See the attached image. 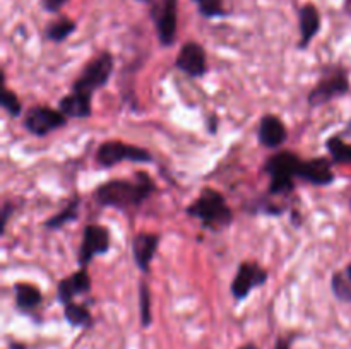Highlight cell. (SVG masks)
Returning <instances> with one entry per match:
<instances>
[{
  "label": "cell",
  "mask_w": 351,
  "mask_h": 349,
  "mask_svg": "<svg viewBox=\"0 0 351 349\" xmlns=\"http://www.w3.org/2000/svg\"><path fill=\"white\" fill-rule=\"evenodd\" d=\"M154 192L156 183L153 178L146 171H137L132 180L115 178L98 185L95 190V201L101 207L127 211L130 207H139Z\"/></svg>",
  "instance_id": "1"
},
{
  "label": "cell",
  "mask_w": 351,
  "mask_h": 349,
  "mask_svg": "<svg viewBox=\"0 0 351 349\" xmlns=\"http://www.w3.org/2000/svg\"><path fill=\"white\" fill-rule=\"evenodd\" d=\"M185 214L201 221V226L209 231H221L233 224V209L225 195L213 187H202L197 197L185 207Z\"/></svg>",
  "instance_id": "2"
},
{
  "label": "cell",
  "mask_w": 351,
  "mask_h": 349,
  "mask_svg": "<svg viewBox=\"0 0 351 349\" xmlns=\"http://www.w3.org/2000/svg\"><path fill=\"white\" fill-rule=\"evenodd\" d=\"M302 161L293 151H280L267 157L263 171L269 178V195H290L295 190Z\"/></svg>",
  "instance_id": "3"
},
{
  "label": "cell",
  "mask_w": 351,
  "mask_h": 349,
  "mask_svg": "<svg viewBox=\"0 0 351 349\" xmlns=\"http://www.w3.org/2000/svg\"><path fill=\"white\" fill-rule=\"evenodd\" d=\"M113 70H115V58L112 51H101L84 65L77 79L72 82L71 91L93 101L95 92L108 84Z\"/></svg>",
  "instance_id": "4"
},
{
  "label": "cell",
  "mask_w": 351,
  "mask_h": 349,
  "mask_svg": "<svg viewBox=\"0 0 351 349\" xmlns=\"http://www.w3.org/2000/svg\"><path fill=\"white\" fill-rule=\"evenodd\" d=\"M350 88V75L345 65H324L321 68L319 82L311 89L307 96L308 106L321 108L326 103H331L348 94Z\"/></svg>",
  "instance_id": "5"
},
{
  "label": "cell",
  "mask_w": 351,
  "mask_h": 349,
  "mask_svg": "<svg viewBox=\"0 0 351 349\" xmlns=\"http://www.w3.org/2000/svg\"><path fill=\"white\" fill-rule=\"evenodd\" d=\"M96 164L99 168H113L120 163H153V154L147 149L122 140H105L98 146L95 154Z\"/></svg>",
  "instance_id": "6"
},
{
  "label": "cell",
  "mask_w": 351,
  "mask_h": 349,
  "mask_svg": "<svg viewBox=\"0 0 351 349\" xmlns=\"http://www.w3.org/2000/svg\"><path fill=\"white\" fill-rule=\"evenodd\" d=\"M69 118L58 108H50L47 105H34L26 112L23 125L31 135L47 137L55 130L67 125Z\"/></svg>",
  "instance_id": "7"
},
{
  "label": "cell",
  "mask_w": 351,
  "mask_h": 349,
  "mask_svg": "<svg viewBox=\"0 0 351 349\" xmlns=\"http://www.w3.org/2000/svg\"><path fill=\"white\" fill-rule=\"evenodd\" d=\"M112 250V235L103 224H86L77 252V266L88 267L95 257L105 255Z\"/></svg>",
  "instance_id": "8"
},
{
  "label": "cell",
  "mask_w": 351,
  "mask_h": 349,
  "mask_svg": "<svg viewBox=\"0 0 351 349\" xmlns=\"http://www.w3.org/2000/svg\"><path fill=\"white\" fill-rule=\"evenodd\" d=\"M151 19L161 47H173L177 41L178 0H158L151 7Z\"/></svg>",
  "instance_id": "9"
},
{
  "label": "cell",
  "mask_w": 351,
  "mask_h": 349,
  "mask_svg": "<svg viewBox=\"0 0 351 349\" xmlns=\"http://www.w3.org/2000/svg\"><path fill=\"white\" fill-rule=\"evenodd\" d=\"M267 279H269V272L261 263L254 262V260H243L237 269L232 286H230L232 296L237 301H243L245 298H249L254 289L264 286Z\"/></svg>",
  "instance_id": "10"
},
{
  "label": "cell",
  "mask_w": 351,
  "mask_h": 349,
  "mask_svg": "<svg viewBox=\"0 0 351 349\" xmlns=\"http://www.w3.org/2000/svg\"><path fill=\"white\" fill-rule=\"evenodd\" d=\"M175 68L192 79H201L208 74V53L197 41H187L182 44L175 57Z\"/></svg>",
  "instance_id": "11"
},
{
  "label": "cell",
  "mask_w": 351,
  "mask_h": 349,
  "mask_svg": "<svg viewBox=\"0 0 351 349\" xmlns=\"http://www.w3.org/2000/svg\"><path fill=\"white\" fill-rule=\"evenodd\" d=\"M93 289V281L88 267H79L74 274L64 277L57 286V300L60 305H69L77 296L89 294Z\"/></svg>",
  "instance_id": "12"
},
{
  "label": "cell",
  "mask_w": 351,
  "mask_h": 349,
  "mask_svg": "<svg viewBox=\"0 0 351 349\" xmlns=\"http://www.w3.org/2000/svg\"><path fill=\"white\" fill-rule=\"evenodd\" d=\"M161 235L153 231H139L132 240V257L134 263L143 274H149L151 263H153L154 255L160 248Z\"/></svg>",
  "instance_id": "13"
},
{
  "label": "cell",
  "mask_w": 351,
  "mask_h": 349,
  "mask_svg": "<svg viewBox=\"0 0 351 349\" xmlns=\"http://www.w3.org/2000/svg\"><path fill=\"white\" fill-rule=\"evenodd\" d=\"M298 180L305 181L315 187H328L335 183L336 174L332 171V161L328 157H312V159H304L298 173Z\"/></svg>",
  "instance_id": "14"
},
{
  "label": "cell",
  "mask_w": 351,
  "mask_h": 349,
  "mask_svg": "<svg viewBox=\"0 0 351 349\" xmlns=\"http://www.w3.org/2000/svg\"><path fill=\"white\" fill-rule=\"evenodd\" d=\"M288 139V129L283 120L278 115L267 113L261 116L259 127H257V140L266 149H278L283 146Z\"/></svg>",
  "instance_id": "15"
},
{
  "label": "cell",
  "mask_w": 351,
  "mask_h": 349,
  "mask_svg": "<svg viewBox=\"0 0 351 349\" xmlns=\"http://www.w3.org/2000/svg\"><path fill=\"white\" fill-rule=\"evenodd\" d=\"M322 26V17L314 3H305L298 10V29H300V41L298 50H307L314 38L317 36Z\"/></svg>",
  "instance_id": "16"
},
{
  "label": "cell",
  "mask_w": 351,
  "mask_h": 349,
  "mask_svg": "<svg viewBox=\"0 0 351 349\" xmlns=\"http://www.w3.org/2000/svg\"><path fill=\"white\" fill-rule=\"evenodd\" d=\"M14 300H16L17 310L23 313H33L43 303V293L34 284L19 281L14 284Z\"/></svg>",
  "instance_id": "17"
},
{
  "label": "cell",
  "mask_w": 351,
  "mask_h": 349,
  "mask_svg": "<svg viewBox=\"0 0 351 349\" xmlns=\"http://www.w3.org/2000/svg\"><path fill=\"white\" fill-rule=\"evenodd\" d=\"M58 109H60L67 118L86 120L93 115V101L71 91L67 92L64 98H60V101H58Z\"/></svg>",
  "instance_id": "18"
},
{
  "label": "cell",
  "mask_w": 351,
  "mask_h": 349,
  "mask_svg": "<svg viewBox=\"0 0 351 349\" xmlns=\"http://www.w3.org/2000/svg\"><path fill=\"white\" fill-rule=\"evenodd\" d=\"M79 207H81V202H79V197H74L69 201V204L65 205L62 211H58L57 214L50 216L48 219L43 221V228L48 229V231H57V229L64 228L69 222L77 221L79 218Z\"/></svg>",
  "instance_id": "19"
},
{
  "label": "cell",
  "mask_w": 351,
  "mask_h": 349,
  "mask_svg": "<svg viewBox=\"0 0 351 349\" xmlns=\"http://www.w3.org/2000/svg\"><path fill=\"white\" fill-rule=\"evenodd\" d=\"M64 318L71 327L91 328L95 325V318L89 308L82 303H69L64 307Z\"/></svg>",
  "instance_id": "20"
},
{
  "label": "cell",
  "mask_w": 351,
  "mask_h": 349,
  "mask_svg": "<svg viewBox=\"0 0 351 349\" xmlns=\"http://www.w3.org/2000/svg\"><path fill=\"white\" fill-rule=\"evenodd\" d=\"M77 29V24L71 17H58L57 21H51L47 27H45V38L51 43H64L74 31Z\"/></svg>",
  "instance_id": "21"
},
{
  "label": "cell",
  "mask_w": 351,
  "mask_h": 349,
  "mask_svg": "<svg viewBox=\"0 0 351 349\" xmlns=\"http://www.w3.org/2000/svg\"><path fill=\"white\" fill-rule=\"evenodd\" d=\"M326 149L331 156L332 164H351V144L339 133L331 135L326 140Z\"/></svg>",
  "instance_id": "22"
},
{
  "label": "cell",
  "mask_w": 351,
  "mask_h": 349,
  "mask_svg": "<svg viewBox=\"0 0 351 349\" xmlns=\"http://www.w3.org/2000/svg\"><path fill=\"white\" fill-rule=\"evenodd\" d=\"M137 298H139L141 325L147 328L153 324V301H151V289L146 281H141L139 289H137Z\"/></svg>",
  "instance_id": "23"
},
{
  "label": "cell",
  "mask_w": 351,
  "mask_h": 349,
  "mask_svg": "<svg viewBox=\"0 0 351 349\" xmlns=\"http://www.w3.org/2000/svg\"><path fill=\"white\" fill-rule=\"evenodd\" d=\"M331 291L339 301L351 303V281L343 270H336L331 276Z\"/></svg>",
  "instance_id": "24"
},
{
  "label": "cell",
  "mask_w": 351,
  "mask_h": 349,
  "mask_svg": "<svg viewBox=\"0 0 351 349\" xmlns=\"http://www.w3.org/2000/svg\"><path fill=\"white\" fill-rule=\"evenodd\" d=\"M2 108L12 118H17L23 113V103H21L19 96L12 89L7 88V86H3L2 89Z\"/></svg>",
  "instance_id": "25"
},
{
  "label": "cell",
  "mask_w": 351,
  "mask_h": 349,
  "mask_svg": "<svg viewBox=\"0 0 351 349\" xmlns=\"http://www.w3.org/2000/svg\"><path fill=\"white\" fill-rule=\"evenodd\" d=\"M199 7V12L204 17L226 16L225 0H194Z\"/></svg>",
  "instance_id": "26"
},
{
  "label": "cell",
  "mask_w": 351,
  "mask_h": 349,
  "mask_svg": "<svg viewBox=\"0 0 351 349\" xmlns=\"http://www.w3.org/2000/svg\"><path fill=\"white\" fill-rule=\"evenodd\" d=\"M14 211H16V205L12 204L10 201H5L2 204V233H5V228H7V222H9V218L14 214Z\"/></svg>",
  "instance_id": "27"
},
{
  "label": "cell",
  "mask_w": 351,
  "mask_h": 349,
  "mask_svg": "<svg viewBox=\"0 0 351 349\" xmlns=\"http://www.w3.org/2000/svg\"><path fill=\"white\" fill-rule=\"evenodd\" d=\"M69 0H41V7L47 12H58Z\"/></svg>",
  "instance_id": "28"
},
{
  "label": "cell",
  "mask_w": 351,
  "mask_h": 349,
  "mask_svg": "<svg viewBox=\"0 0 351 349\" xmlns=\"http://www.w3.org/2000/svg\"><path fill=\"white\" fill-rule=\"evenodd\" d=\"M295 341V335L290 334V335H280L276 341V344H274V349H291V344H293Z\"/></svg>",
  "instance_id": "29"
},
{
  "label": "cell",
  "mask_w": 351,
  "mask_h": 349,
  "mask_svg": "<svg viewBox=\"0 0 351 349\" xmlns=\"http://www.w3.org/2000/svg\"><path fill=\"white\" fill-rule=\"evenodd\" d=\"M9 349H27L23 342H17V341H10L9 342Z\"/></svg>",
  "instance_id": "30"
},
{
  "label": "cell",
  "mask_w": 351,
  "mask_h": 349,
  "mask_svg": "<svg viewBox=\"0 0 351 349\" xmlns=\"http://www.w3.org/2000/svg\"><path fill=\"white\" fill-rule=\"evenodd\" d=\"M339 135H341V137H351V120L348 123H346L345 130H343V132H339Z\"/></svg>",
  "instance_id": "31"
},
{
  "label": "cell",
  "mask_w": 351,
  "mask_h": 349,
  "mask_svg": "<svg viewBox=\"0 0 351 349\" xmlns=\"http://www.w3.org/2000/svg\"><path fill=\"white\" fill-rule=\"evenodd\" d=\"M239 349H261V348H259V346H257V344H254V342H249V344L240 346Z\"/></svg>",
  "instance_id": "32"
},
{
  "label": "cell",
  "mask_w": 351,
  "mask_h": 349,
  "mask_svg": "<svg viewBox=\"0 0 351 349\" xmlns=\"http://www.w3.org/2000/svg\"><path fill=\"white\" fill-rule=\"evenodd\" d=\"M345 272H346V276H348V279L351 281V262L348 263V266H346V269H345Z\"/></svg>",
  "instance_id": "33"
},
{
  "label": "cell",
  "mask_w": 351,
  "mask_h": 349,
  "mask_svg": "<svg viewBox=\"0 0 351 349\" xmlns=\"http://www.w3.org/2000/svg\"><path fill=\"white\" fill-rule=\"evenodd\" d=\"M139 2H151V0H139Z\"/></svg>",
  "instance_id": "34"
},
{
  "label": "cell",
  "mask_w": 351,
  "mask_h": 349,
  "mask_svg": "<svg viewBox=\"0 0 351 349\" xmlns=\"http://www.w3.org/2000/svg\"><path fill=\"white\" fill-rule=\"evenodd\" d=\"M350 207H351V198H350Z\"/></svg>",
  "instance_id": "35"
}]
</instances>
